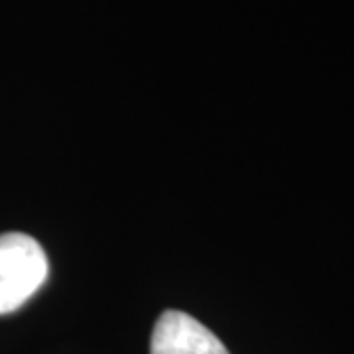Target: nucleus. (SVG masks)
<instances>
[{
    "label": "nucleus",
    "mask_w": 354,
    "mask_h": 354,
    "mask_svg": "<svg viewBox=\"0 0 354 354\" xmlns=\"http://www.w3.org/2000/svg\"><path fill=\"white\" fill-rule=\"evenodd\" d=\"M48 279V256L26 233H0V315L21 308Z\"/></svg>",
    "instance_id": "1"
},
{
    "label": "nucleus",
    "mask_w": 354,
    "mask_h": 354,
    "mask_svg": "<svg viewBox=\"0 0 354 354\" xmlns=\"http://www.w3.org/2000/svg\"><path fill=\"white\" fill-rule=\"evenodd\" d=\"M151 354H229L206 325L183 311H165L151 334Z\"/></svg>",
    "instance_id": "2"
}]
</instances>
